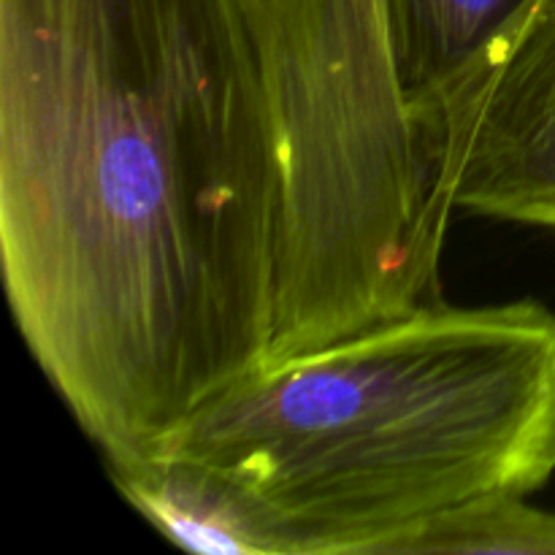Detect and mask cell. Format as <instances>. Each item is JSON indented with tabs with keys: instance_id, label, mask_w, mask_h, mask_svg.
Instances as JSON below:
<instances>
[{
	"instance_id": "1",
	"label": "cell",
	"mask_w": 555,
	"mask_h": 555,
	"mask_svg": "<svg viewBox=\"0 0 555 555\" xmlns=\"http://www.w3.org/2000/svg\"><path fill=\"white\" fill-rule=\"evenodd\" d=\"M280 160L236 0H0V271L108 469L269 361Z\"/></svg>"
},
{
	"instance_id": "2",
	"label": "cell",
	"mask_w": 555,
	"mask_h": 555,
	"mask_svg": "<svg viewBox=\"0 0 555 555\" xmlns=\"http://www.w3.org/2000/svg\"><path fill=\"white\" fill-rule=\"evenodd\" d=\"M157 453L231 482L282 555H393L434 520L551 482L555 312L423 301L263 363Z\"/></svg>"
},
{
	"instance_id": "3",
	"label": "cell",
	"mask_w": 555,
	"mask_h": 555,
	"mask_svg": "<svg viewBox=\"0 0 555 555\" xmlns=\"http://www.w3.org/2000/svg\"><path fill=\"white\" fill-rule=\"evenodd\" d=\"M280 160L269 361L437 293L453 217L396 65L385 0H236Z\"/></svg>"
},
{
	"instance_id": "4",
	"label": "cell",
	"mask_w": 555,
	"mask_h": 555,
	"mask_svg": "<svg viewBox=\"0 0 555 555\" xmlns=\"http://www.w3.org/2000/svg\"><path fill=\"white\" fill-rule=\"evenodd\" d=\"M444 215L555 231V0L417 108Z\"/></svg>"
},
{
	"instance_id": "5",
	"label": "cell",
	"mask_w": 555,
	"mask_h": 555,
	"mask_svg": "<svg viewBox=\"0 0 555 555\" xmlns=\"http://www.w3.org/2000/svg\"><path fill=\"white\" fill-rule=\"evenodd\" d=\"M119 496L171 545L201 555H282L253 504L217 472L157 453L108 469Z\"/></svg>"
},
{
	"instance_id": "6",
	"label": "cell",
	"mask_w": 555,
	"mask_h": 555,
	"mask_svg": "<svg viewBox=\"0 0 555 555\" xmlns=\"http://www.w3.org/2000/svg\"><path fill=\"white\" fill-rule=\"evenodd\" d=\"M537 3L542 0H385L396 65L415 112Z\"/></svg>"
},
{
	"instance_id": "7",
	"label": "cell",
	"mask_w": 555,
	"mask_h": 555,
	"mask_svg": "<svg viewBox=\"0 0 555 555\" xmlns=\"http://www.w3.org/2000/svg\"><path fill=\"white\" fill-rule=\"evenodd\" d=\"M555 555V513L504 496L434 520L396 545L393 555Z\"/></svg>"
}]
</instances>
